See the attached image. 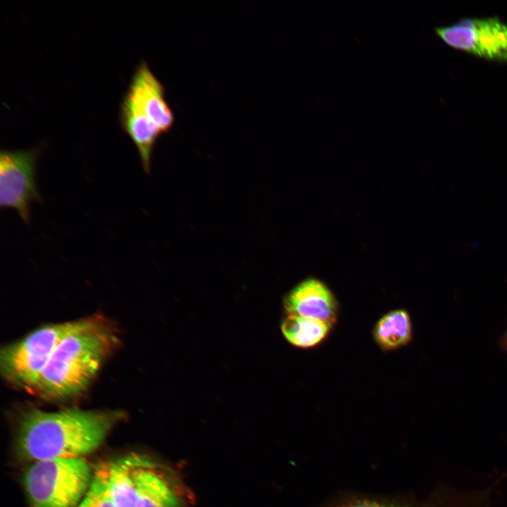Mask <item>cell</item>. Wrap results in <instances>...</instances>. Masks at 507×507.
I'll use <instances>...</instances> for the list:
<instances>
[{
  "label": "cell",
  "instance_id": "cell-1",
  "mask_svg": "<svg viewBox=\"0 0 507 507\" xmlns=\"http://www.w3.org/2000/svg\"><path fill=\"white\" fill-rule=\"evenodd\" d=\"M123 417L117 411L32 409L20 419L17 449L23 458L33 462L84 458L101 445Z\"/></svg>",
  "mask_w": 507,
  "mask_h": 507
},
{
  "label": "cell",
  "instance_id": "cell-2",
  "mask_svg": "<svg viewBox=\"0 0 507 507\" xmlns=\"http://www.w3.org/2000/svg\"><path fill=\"white\" fill-rule=\"evenodd\" d=\"M119 343L111 321L101 315L78 320L59 342L31 393L62 399L84 391Z\"/></svg>",
  "mask_w": 507,
  "mask_h": 507
},
{
  "label": "cell",
  "instance_id": "cell-3",
  "mask_svg": "<svg viewBox=\"0 0 507 507\" xmlns=\"http://www.w3.org/2000/svg\"><path fill=\"white\" fill-rule=\"evenodd\" d=\"M94 472L84 458L34 462L23 484L31 507H78Z\"/></svg>",
  "mask_w": 507,
  "mask_h": 507
},
{
  "label": "cell",
  "instance_id": "cell-4",
  "mask_svg": "<svg viewBox=\"0 0 507 507\" xmlns=\"http://www.w3.org/2000/svg\"><path fill=\"white\" fill-rule=\"evenodd\" d=\"M78 320L50 324L4 348L0 354L3 377L30 392L59 342Z\"/></svg>",
  "mask_w": 507,
  "mask_h": 507
},
{
  "label": "cell",
  "instance_id": "cell-5",
  "mask_svg": "<svg viewBox=\"0 0 507 507\" xmlns=\"http://www.w3.org/2000/svg\"><path fill=\"white\" fill-rule=\"evenodd\" d=\"M40 153L39 147L0 153V207L15 210L26 224L32 204L42 199L36 179Z\"/></svg>",
  "mask_w": 507,
  "mask_h": 507
},
{
  "label": "cell",
  "instance_id": "cell-6",
  "mask_svg": "<svg viewBox=\"0 0 507 507\" xmlns=\"http://www.w3.org/2000/svg\"><path fill=\"white\" fill-rule=\"evenodd\" d=\"M434 32L456 50L487 61L507 62V23L498 18H464L435 27Z\"/></svg>",
  "mask_w": 507,
  "mask_h": 507
},
{
  "label": "cell",
  "instance_id": "cell-7",
  "mask_svg": "<svg viewBox=\"0 0 507 507\" xmlns=\"http://www.w3.org/2000/svg\"><path fill=\"white\" fill-rule=\"evenodd\" d=\"M163 84L156 77L146 62L136 67L126 92L146 117L161 132H168L175 121L173 113L165 100Z\"/></svg>",
  "mask_w": 507,
  "mask_h": 507
},
{
  "label": "cell",
  "instance_id": "cell-8",
  "mask_svg": "<svg viewBox=\"0 0 507 507\" xmlns=\"http://www.w3.org/2000/svg\"><path fill=\"white\" fill-rule=\"evenodd\" d=\"M284 305L288 315L317 320L330 327L336 320L335 298L329 288L316 278H308L299 283L287 294Z\"/></svg>",
  "mask_w": 507,
  "mask_h": 507
},
{
  "label": "cell",
  "instance_id": "cell-9",
  "mask_svg": "<svg viewBox=\"0 0 507 507\" xmlns=\"http://www.w3.org/2000/svg\"><path fill=\"white\" fill-rule=\"evenodd\" d=\"M139 507H180V499L171 480L152 461L136 455Z\"/></svg>",
  "mask_w": 507,
  "mask_h": 507
},
{
  "label": "cell",
  "instance_id": "cell-10",
  "mask_svg": "<svg viewBox=\"0 0 507 507\" xmlns=\"http://www.w3.org/2000/svg\"><path fill=\"white\" fill-rule=\"evenodd\" d=\"M119 118L122 129L137 149L143 169L149 174L154 149L163 133L127 93L120 104Z\"/></svg>",
  "mask_w": 507,
  "mask_h": 507
},
{
  "label": "cell",
  "instance_id": "cell-11",
  "mask_svg": "<svg viewBox=\"0 0 507 507\" xmlns=\"http://www.w3.org/2000/svg\"><path fill=\"white\" fill-rule=\"evenodd\" d=\"M108 488L116 507H139L136 455L108 462Z\"/></svg>",
  "mask_w": 507,
  "mask_h": 507
},
{
  "label": "cell",
  "instance_id": "cell-12",
  "mask_svg": "<svg viewBox=\"0 0 507 507\" xmlns=\"http://www.w3.org/2000/svg\"><path fill=\"white\" fill-rule=\"evenodd\" d=\"M411 323L408 313L403 310H396L389 312L378 321L374 330V336L382 348L394 349L411 340Z\"/></svg>",
  "mask_w": 507,
  "mask_h": 507
},
{
  "label": "cell",
  "instance_id": "cell-13",
  "mask_svg": "<svg viewBox=\"0 0 507 507\" xmlns=\"http://www.w3.org/2000/svg\"><path fill=\"white\" fill-rule=\"evenodd\" d=\"M330 326L314 319L287 315L281 329L287 341L299 347L313 346L321 342L328 333Z\"/></svg>",
  "mask_w": 507,
  "mask_h": 507
},
{
  "label": "cell",
  "instance_id": "cell-14",
  "mask_svg": "<svg viewBox=\"0 0 507 507\" xmlns=\"http://www.w3.org/2000/svg\"><path fill=\"white\" fill-rule=\"evenodd\" d=\"M108 471V462L96 468L91 484L78 507H116L109 492Z\"/></svg>",
  "mask_w": 507,
  "mask_h": 507
},
{
  "label": "cell",
  "instance_id": "cell-15",
  "mask_svg": "<svg viewBox=\"0 0 507 507\" xmlns=\"http://www.w3.org/2000/svg\"><path fill=\"white\" fill-rule=\"evenodd\" d=\"M328 507H414L366 497H351L336 502Z\"/></svg>",
  "mask_w": 507,
  "mask_h": 507
},
{
  "label": "cell",
  "instance_id": "cell-16",
  "mask_svg": "<svg viewBox=\"0 0 507 507\" xmlns=\"http://www.w3.org/2000/svg\"><path fill=\"white\" fill-rule=\"evenodd\" d=\"M501 346L503 349L507 351V331L502 337Z\"/></svg>",
  "mask_w": 507,
  "mask_h": 507
}]
</instances>
